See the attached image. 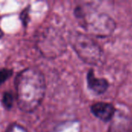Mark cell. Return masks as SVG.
I'll return each mask as SVG.
<instances>
[{
    "label": "cell",
    "instance_id": "obj_8",
    "mask_svg": "<svg viewBox=\"0 0 132 132\" xmlns=\"http://www.w3.org/2000/svg\"><path fill=\"white\" fill-rule=\"evenodd\" d=\"M13 73L12 70L8 68H2L0 70V86L2 85L8 79H9Z\"/></svg>",
    "mask_w": 132,
    "mask_h": 132
},
{
    "label": "cell",
    "instance_id": "obj_10",
    "mask_svg": "<svg viewBox=\"0 0 132 132\" xmlns=\"http://www.w3.org/2000/svg\"><path fill=\"white\" fill-rule=\"evenodd\" d=\"M29 9V8H27L26 9H24L22 12V13H21V19H22V22H23V24H24V26H26V24H27V22H28V17H27V15H28V10Z\"/></svg>",
    "mask_w": 132,
    "mask_h": 132
},
{
    "label": "cell",
    "instance_id": "obj_2",
    "mask_svg": "<svg viewBox=\"0 0 132 132\" xmlns=\"http://www.w3.org/2000/svg\"><path fill=\"white\" fill-rule=\"evenodd\" d=\"M80 24L89 34L97 37H108L115 29L114 20L107 13L99 12L90 5H77L74 10Z\"/></svg>",
    "mask_w": 132,
    "mask_h": 132
},
{
    "label": "cell",
    "instance_id": "obj_3",
    "mask_svg": "<svg viewBox=\"0 0 132 132\" xmlns=\"http://www.w3.org/2000/svg\"><path fill=\"white\" fill-rule=\"evenodd\" d=\"M70 42L77 56L84 63L96 65L101 61L103 50L90 35L74 32L70 36Z\"/></svg>",
    "mask_w": 132,
    "mask_h": 132
},
{
    "label": "cell",
    "instance_id": "obj_4",
    "mask_svg": "<svg viewBox=\"0 0 132 132\" xmlns=\"http://www.w3.org/2000/svg\"><path fill=\"white\" fill-rule=\"evenodd\" d=\"M36 46L40 53L46 58H56L66 50L63 36L52 27L44 29L38 36Z\"/></svg>",
    "mask_w": 132,
    "mask_h": 132
},
{
    "label": "cell",
    "instance_id": "obj_9",
    "mask_svg": "<svg viewBox=\"0 0 132 132\" xmlns=\"http://www.w3.org/2000/svg\"><path fill=\"white\" fill-rule=\"evenodd\" d=\"M5 132H28L27 130L22 125L16 124V123H12L11 124L7 129L5 130Z\"/></svg>",
    "mask_w": 132,
    "mask_h": 132
},
{
    "label": "cell",
    "instance_id": "obj_7",
    "mask_svg": "<svg viewBox=\"0 0 132 132\" xmlns=\"http://www.w3.org/2000/svg\"><path fill=\"white\" fill-rule=\"evenodd\" d=\"M2 104L6 110H10L12 108L13 104V96L11 92L4 93L2 99Z\"/></svg>",
    "mask_w": 132,
    "mask_h": 132
},
{
    "label": "cell",
    "instance_id": "obj_5",
    "mask_svg": "<svg viewBox=\"0 0 132 132\" xmlns=\"http://www.w3.org/2000/svg\"><path fill=\"white\" fill-rule=\"evenodd\" d=\"M91 113L103 121H109L114 114V108L110 103L97 102L90 107Z\"/></svg>",
    "mask_w": 132,
    "mask_h": 132
},
{
    "label": "cell",
    "instance_id": "obj_6",
    "mask_svg": "<svg viewBox=\"0 0 132 132\" xmlns=\"http://www.w3.org/2000/svg\"><path fill=\"white\" fill-rule=\"evenodd\" d=\"M87 81L88 87L97 94H104L108 88V82L103 78H98L94 75V70H90L87 73Z\"/></svg>",
    "mask_w": 132,
    "mask_h": 132
},
{
    "label": "cell",
    "instance_id": "obj_11",
    "mask_svg": "<svg viewBox=\"0 0 132 132\" xmlns=\"http://www.w3.org/2000/svg\"><path fill=\"white\" fill-rule=\"evenodd\" d=\"M2 36H3V31H2V29L0 28V39L2 38Z\"/></svg>",
    "mask_w": 132,
    "mask_h": 132
},
{
    "label": "cell",
    "instance_id": "obj_1",
    "mask_svg": "<svg viewBox=\"0 0 132 132\" xmlns=\"http://www.w3.org/2000/svg\"><path fill=\"white\" fill-rule=\"evenodd\" d=\"M16 101L19 109L26 113L39 108L45 97L46 85L43 73L35 67L22 70L15 78Z\"/></svg>",
    "mask_w": 132,
    "mask_h": 132
}]
</instances>
